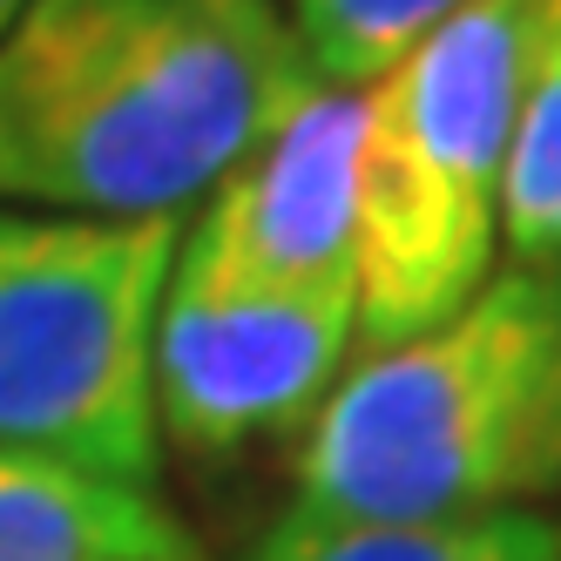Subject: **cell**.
<instances>
[{"instance_id": "9c48e42d", "label": "cell", "mask_w": 561, "mask_h": 561, "mask_svg": "<svg viewBox=\"0 0 561 561\" xmlns=\"http://www.w3.org/2000/svg\"><path fill=\"white\" fill-rule=\"evenodd\" d=\"M473 0H285V21L325 89H373Z\"/></svg>"}, {"instance_id": "8992f818", "label": "cell", "mask_w": 561, "mask_h": 561, "mask_svg": "<svg viewBox=\"0 0 561 561\" xmlns=\"http://www.w3.org/2000/svg\"><path fill=\"white\" fill-rule=\"evenodd\" d=\"M176 264L237 291H358V89H318L183 230Z\"/></svg>"}, {"instance_id": "ba28073f", "label": "cell", "mask_w": 561, "mask_h": 561, "mask_svg": "<svg viewBox=\"0 0 561 561\" xmlns=\"http://www.w3.org/2000/svg\"><path fill=\"white\" fill-rule=\"evenodd\" d=\"M501 251L507 264L561 271V0L535 8L528 75H520L514 136H507Z\"/></svg>"}, {"instance_id": "277c9868", "label": "cell", "mask_w": 561, "mask_h": 561, "mask_svg": "<svg viewBox=\"0 0 561 561\" xmlns=\"http://www.w3.org/2000/svg\"><path fill=\"white\" fill-rule=\"evenodd\" d=\"M183 217H55L0 204V454L156 473V311Z\"/></svg>"}, {"instance_id": "5b68a950", "label": "cell", "mask_w": 561, "mask_h": 561, "mask_svg": "<svg viewBox=\"0 0 561 561\" xmlns=\"http://www.w3.org/2000/svg\"><path fill=\"white\" fill-rule=\"evenodd\" d=\"M358 339V291H237L170 264L156 311V426L190 454L298 433Z\"/></svg>"}, {"instance_id": "6da1fadb", "label": "cell", "mask_w": 561, "mask_h": 561, "mask_svg": "<svg viewBox=\"0 0 561 561\" xmlns=\"http://www.w3.org/2000/svg\"><path fill=\"white\" fill-rule=\"evenodd\" d=\"M318 89L277 0H27L0 34V204L183 217Z\"/></svg>"}, {"instance_id": "3957f363", "label": "cell", "mask_w": 561, "mask_h": 561, "mask_svg": "<svg viewBox=\"0 0 561 561\" xmlns=\"http://www.w3.org/2000/svg\"><path fill=\"white\" fill-rule=\"evenodd\" d=\"M541 0H473L358 89V339H420L494 277Z\"/></svg>"}, {"instance_id": "52a82bcc", "label": "cell", "mask_w": 561, "mask_h": 561, "mask_svg": "<svg viewBox=\"0 0 561 561\" xmlns=\"http://www.w3.org/2000/svg\"><path fill=\"white\" fill-rule=\"evenodd\" d=\"M244 561H561V520L535 507L467 520H305L285 514Z\"/></svg>"}, {"instance_id": "8fae6325", "label": "cell", "mask_w": 561, "mask_h": 561, "mask_svg": "<svg viewBox=\"0 0 561 561\" xmlns=\"http://www.w3.org/2000/svg\"><path fill=\"white\" fill-rule=\"evenodd\" d=\"M21 8H27V0H0V34L14 27V14H21Z\"/></svg>"}, {"instance_id": "30bf717a", "label": "cell", "mask_w": 561, "mask_h": 561, "mask_svg": "<svg viewBox=\"0 0 561 561\" xmlns=\"http://www.w3.org/2000/svg\"><path fill=\"white\" fill-rule=\"evenodd\" d=\"M0 561H102V554H27V548H0Z\"/></svg>"}, {"instance_id": "7a4b0ae2", "label": "cell", "mask_w": 561, "mask_h": 561, "mask_svg": "<svg viewBox=\"0 0 561 561\" xmlns=\"http://www.w3.org/2000/svg\"><path fill=\"white\" fill-rule=\"evenodd\" d=\"M305 520H467L561 488V271L507 264L447 325L339 373L298 447Z\"/></svg>"}]
</instances>
